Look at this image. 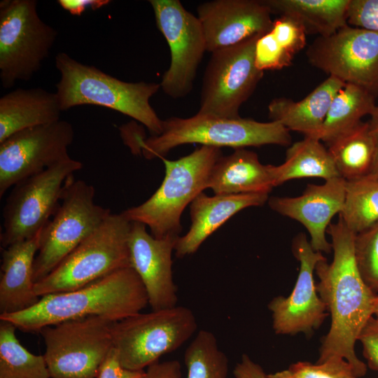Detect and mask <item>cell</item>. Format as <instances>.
<instances>
[{"mask_svg":"<svg viewBox=\"0 0 378 378\" xmlns=\"http://www.w3.org/2000/svg\"><path fill=\"white\" fill-rule=\"evenodd\" d=\"M331 237L333 258L316 265L315 272L318 295L331 318L328 333L319 348L318 363L330 358L345 359L358 378L363 377L367 365L356 354L355 344L368 320L373 316L377 294L364 281L356 260V233L341 218L327 229Z\"/></svg>","mask_w":378,"mask_h":378,"instance_id":"6da1fadb","label":"cell"},{"mask_svg":"<svg viewBox=\"0 0 378 378\" xmlns=\"http://www.w3.org/2000/svg\"><path fill=\"white\" fill-rule=\"evenodd\" d=\"M148 304L145 288L136 272L125 267L76 290L41 297L33 307L22 312L0 314L24 332L69 320L91 316L112 322L139 313Z\"/></svg>","mask_w":378,"mask_h":378,"instance_id":"7a4b0ae2","label":"cell"},{"mask_svg":"<svg viewBox=\"0 0 378 378\" xmlns=\"http://www.w3.org/2000/svg\"><path fill=\"white\" fill-rule=\"evenodd\" d=\"M55 66L60 74L55 92L62 111L81 105L100 106L140 122L152 136L162 133L163 120L150 104L160 83L123 81L62 52L55 57Z\"/></svg>","mask_w":378,"mask_h":378,"instance_id":"3957f363","label":"cell"},{"mask_svg":"<svg viewBox=\"0 0 378 378\" xmlns=\"http://www.w3.org/2000/svg\"><path fill=\"white\" fill-rule=\"evenodd\" d=\"M289 130L276 121L258 122L248 118H225L197 113L181 118L163 120L160 135L137 139L139 152L148 160L163 158L169 151L180 145L200 144L220 148H242L268 144L288 146Z\"/></svg>","mask_w":378,"mask_h":378,"instance_id":"277c9868","label":"cell"},{"mask_svg":"<svg viewBox=\"0 0 378 378\" xmlns=\"http://www.w3.org/2000/svg\"><path fill=\"white\" fill-rule=\"evenodd\" d=\"M222 155L220 148L201 146L178 160L163 158L165 176L160 186L146 202L122 215L130 222L148 226L155 238L180 237L183 211L208 188L211 170Z\"/></svg>","mask_w":378,"mask_h":378,"instance_id":"5b68a950","label":"cell"},{"mask_svg":"<svg viewBox=\"0 0 378 378\" xmlns=\"http://www.w3.org/2000/svg\"><path fill=\"white\" fill-rule=\"evenodd\" d=\"M131 222L122 213L111 214L46 277L35 283L44 295L82 288L117 270L130 267L128 236Z\"/></svg>","mask_w":378,"mask_h":378,"instance_id":"8992f818","label":"cell"},{"mask_svg":"<svg viewBox=\"0 0 378 378\" xmlns=\"http://www.w3.org/2000/svg\"><path fill=\"white\" fill-rule=\"evenodd\" d=\"M197 328L192 310L176 305L139 312L113 322L111 332L121 365L129 370H142L178 349Z\"/></svg>","mask_w":378,"mask_h":378,"instance_id":"52a82bcc","label":"cell"},{"mask_svg":"<svg viewBox=\"0 0 378 378\" xmlns=\"http://www.w3.org/2000/svg\"><path fill=\"white\" fill-rule=\"evenodd\" d=\"M94 187L74 175L66 181L59 205L42 230L36 255L33 279L49 274L76 247L111 214L94 202Z\"/></svg>","mask_w":378,"mask_h":378,"instance_id":"ba28073f","label":"cell"},{"mask_svg":"<svg viewBox=\"0 0 378 378\" xmlns=\"http://www.w3.org/2000/svg\"><path fill=\"white\" fill-rule=\"evenodd\" d=\"M36 0L0 2V80L4 88L27 81L41 68L57 31L38 15Z\"/></svg>","mask_w":378,"mask_h":378,"instance_id":"9c48e42d","label":"cell"},{"mask_svg":"<svg viewBox=\"0 0 378 378\" xmlns=\"http://www.w3.org/2000/svg\"><path fill=\"white\" fill-rule=\"evenodd\" d=\"M83 168L71 157L15 184L3 209L1 248L34 237L57 209L66 180Z\"/></svg>","mask_w":378,"mask_h":378,"instance_id":"30bf717a","label":"cell"},{"mask_svg":"<svg viewBox=\"0 0 378 378\" xmlns=\"http://www.w3.org/2000/svg\"><path fill=\"white\" fill-rule=\"evenodd\" d=\"M110 320L97 316L69 320L46 326L43 354L50 378H96L111 351Z\"/></svg>","mask_w":378,"mask_h":378,"instance_id":"8fae6325","label":"cell"},{"mask_svg":"<svg viewBox=\"0 0 378 378\" xmlns=\"http://www.w3.org/2000/svg\"><path fill=\"white\" fill-rule=\"evenodd\" d=\"M261 35L211 52L204 74L198 113L240 118L241 106L263 76L255 62V43Z\"/></svg>","mask_w":378,"mask_h":378,"instance_id":"7c38bea8","label":"cell"},{"mask_svg":"<svg viewBox=\"0 0 378 378\" xmlns=\"http://www.w3.org/2000/svg\"><path fill=\"white\" fill-rule=\"evenodd\" d=\"M157 27L167 41L171 55L160 88L173 99L192 90L197 68L206 51V42L197 16L178 0H150Z\"/></svg>","mask_w":378,"mask_h":378,"instance_id":"4fadbf2b","label":"cell"},{"mask_svg":"<svg viewBox=\"0 0 378 378\" xmlns=\"http://www.w3.org/2000/svg\"><path fill=\"white\" fill-rule=\"evenodd\" d=\"M306 55L312 66L329 76L378 92V32L346 24L331 35L318 36Z\"/></svg>","mask_w":378,"mask_h":378,"instance_id":"5bb4252c","label":"cell"},{"mask_svg":"<svg viewBox=\"0 0 378 378\" xmlns=\"http://www.w3.org/2000/svg\"><path fill=\"white\" fill-rule=\"evenodd\" d=\"M74 131L64 120L20 131L0 143V197L18 183L69 158Z\"/></svg>","mask_w":378,"mask_h":378,"instance_id":"9a60e30c","label":"cell"},{"mask_svg":"<svg viewBox=\"0 0 378 378\" xmlns=\"http://www.w3.org/2000/svg\"><path fill=\"white\" fill-rule=\"evenodd\" d=\"M292 251L300 262L294 288L288 296H276L267 306L277 335L309 334L320 327L328 315L314 277L316 265L326 258L312 248L304 233L298 234L293 239Z\"/></svg>","mask_w":378,"mask_h":378,"instance_id":"2e32d148","label":"cell"},{"mask_svg":"<svg viewBox=\"0 0 378 378\" xmlns=\"http://www.w3.org/2000/svg\"><path fill=\"white\" fill-rule=\"evenodd\" d=\"M178 237L157 239L147 232L146 225L131 222L128 236L130 265L145 288L152 310L176 306L178 296L173 280L172 255Z\"/></svg>","mask_w":378,"mask_h":378,"instance_id":"e0dca14e","label":"cell"},{"mask_svg":"<svg viewBox=\"0 0 378 378\" xmlns=\"http://www.w3.org/2000/svg\"><path fill=\"white\" fill-rule=\"evenodd\" d=\"M197 11L211 53L266 34L274 22L262 0H214L200 4Z\"/></svg>","mask_w":378,"mask_h":378,"instance_id":"ac0fdd59","label":"cell"},{"mask_svg":"<svg viewBox=\"0 0 378 378\" xmlns=\"http://www.w3.org/2000/svg\"><path fill=\"white\" fill-rule=\"evenodd\" d=\"M325 181L322 185H307L300 196L270 197L268 204L273 211L303 225L312 248L328 253L332 245L326 234L333 216L344 208L346 181L337 177Z\"/></svg>","mask_w":378,"mask_h":378,"instance_id":"d6986e66","label":"cell"},{"mask_svg":"<svg viewBox=\"0 0 378 378\" xmlns=\"http://www.w3.org/2000/svg\"><path fill=\"white\" fill-rule=\"evenodd\" d=\"M268 195L247 193L209 197L201 192L190 204L191 226L185 235L178 238L175 255L182 258L193 254L230 218L245 208L264 205L269 200Z\"/></svg>","mask_w":378,"mask_h":378,"instance_id":"ffe728a7","label":"cell"},{"mask_svg":"<svg viewBox=\"0 0 378 378\" xmlns=\"http://www.w3.org/2000/svg\"><path fill=\"white\" fill-rule=\"evenodd\" d=\"M43 228L32 238L1 248L0 314L22 312L41 298L34 290V262Z\"/></svg>","mask_w":378,"mask_h":378,"instance_id":"44dd1931","label":"cell"},{"mask_svg":"<svg viewBox=\"0 0 378 378\" xmlns=\"http://www.w3.org/2000/svg\"><path fill=\"white\" fill-rule=\"evenodd\" d=\"M275 187L274 165L263 164L258 155L244 148L222 155L214 164L208 188L215 195L267 193Z\"/></svg>","mask_w":378,"mask_h":378,"instance_id":"7402d4cb","label":"cell"},{"mask_svg":"<svg viewBox=\"0 0 378 378\" xmlns=\"http://www.w3.org/2000/svg\"><path fill=\"white\" fill-rule=\"evenodd\" d=\"M345 85L342 80L328 76L300 101L295 102L286 97L275 98L268 105L269 118L289 131L318 139L331 102Z\"/></svg>","mask_w":378,"mask_h":378,"instance_id":"603a6c76","label":"cell"},{"mask_svg":"<svg viewBox=\"0 0 378 378\" xmlns=\"http://www.w3.org/2000/svg\"><path fill=\"white\" fill-rule=\"evenodd\" d=\"M56 92L41 88H18L0 98V143L11 135L60 120Z\"/></svg>","mask_w":378,"mask_h":378,"instance_id":"cb8c5ba5","label":"cell"},{"mask_svg":"<svg viewBox=\"0 0 378 378\" xmlns=\"http://www.w3.org/2000/svg\"><path fill=\"white\" fill-rule=\"evenodd\" d=\"M271 13L298 22L307 34L326 36L347 24L349 0H262Z\"/></svg>","mask_w":378,"mask_h":378,"instance_id":"d4e9b609","label":"cell"},{"mask_svg":"<svg viewBox=\"0 0 378 378\" xmlns=\"http://www.w3.org/2000/svg\"><path fill=\"white\" fill-rule=\"evenodd\" d=\"M327 145L340 177L345 181L370 175L376 146L368 122H361Z\"/></svg>","mask_w":378,"mask_h":378,"instance_id":"484cf974","label":"cell"},{"mask_svg":"<svg viewBox=\"0 0 378 378\" xmlns=\"http://www.w3.org/2000/svg\"><path fill=\"white\" fill-rule=\"evenodd\" d=\"M340 177L333 160L321 141L304 136L287 150L285 161L274 165L275 186L288 181L321 178L328 181Z\"/></svg>","mask_w":378,"mask_h":378,"instance_id":"4316f807","label":"cell"},{"mask_svg":"<svg viewBox=\"0 0 378 378\" xmlns=\"http://www.w3.org/2000/svg\"><path fill=\"white\" fill-rule=\"evenodd\" d=\"M375 94L354 84H346L335 96L318 139L327 144L360 123L376 106Z\"/></svg>","mask_w":378,"mask_h":378,"instance_id":"83f0119b","label":"cell"},{"mask_svg":"<svg viewBox=\"0 0 378 378\" xmlns=\"http://www.w3.org/2000/svg\"><path fill=\"white\" fill-rule=\"evenodd\" d=\"M12 323L0 322V378H50L43 355H35L18 340Z\"/></svg>","mask_w":378,"mask_h":378,"instance_id":"f1b7e54d","label":"cell"},{"mask_svg":"<svg viewBox=\"0 0 378 378\" xmlns=\"http://www.w3.org/2000/svg\"><path fill=\"white\" fill-rule=\"evenodd\" d=\"M339 217L356 234L378 223V178L368 176L346 181L345 202Z\"/></svg>","mask_w":378,"mask_h":378,"instance_id":"f546056e","label":"cell"},{"mask_svg":"<svg viewBox=\"0 0 378 378\" xmlns=\"http://www.w3.org/2000/svg\"><path fill=\"white\" fill-rule=\"evenodd\" d=\"M187 378H227L228 358L220 349L215 335L201 330L184 354Z\"/></svg>","mask_w":378,"mask_h":378,"instance_id":"4dcf8cb0","label":"cell"},{"mask_svg":"<svg viewBox=\"0 0 378 378\" xmlns=\"http://www.w3.org/2000/svg\"><path fill=\"white\" fill-rule=\"evenodd\" d=\"M355 256L364 281L378 294V223L356 234Z\"/></svg>","mask_w":378,"mask_h":378,"instance_id":"1f68e13d","label":"cell"},{"mask_svg":"<svg viewBox=\"0 0 378 378\" xmlns=\"http://www.w3.org/2000/svg\"><path fill=\"white\" fill-rule=\"evenodd\" d=\"M288 369L296 378H358L350 363L337 357L316 363L299 361Z\"/></svg>","mask_w":378,"mask_h":378,"instance_id":"d6a6232c","label":"cell"},{"mask_svg":"<svg viewBox=\"0 0 378 378\" xmlns=\"http://www.w3.org/2000/svg\"><path fill=\"white\" fill-rule=\"evenodd\" d=\"M294 55L284 49L270 31L258 38L255 47L256 67L265 70H279L291 64Z\"/></svg>","mask_w":378,"mask_h":378,"instance_id":"836d02e7","label":"cell"},{"mask_svg":"<svg viewBox=\"0 0 378 378\" xmlns=\"http://www.w3.org/2000/svg\"><path fill=\"white\" fill-rule=\"evenodd\" d=\"M271 32L278 43L293 55L306 46L304 29L291 18L279 16L274 20Z\"/></svg>","mask_w":378,"mask_h":378,"instance_id":"e575fe53","label":"cell"},{"mask_svg":"<svg viewBox=\"0 0 378 378\" xmlns=\"http://www.w3.org/2000/svg\"><path fill=\"white\" fill-rule=\"evenodd\" d=\"M347 24L378 32V0H349Z\"/></svg>","mask_w":378,"mask_h":378,"instance_id":"d590c367","label":"cell"},{"mask_svg":"<svg viewBox=\"0 0 378 378\" xmlns=\"http://www.w3.org/2000/svg\"><path fill=\"white\" fill-rule=\"evenodd\" d=\"M358 341L363 348V355L368 366L378 371V321L372 316L363 328Z\"/></svg>","mask_w":378,"mask_h":378,"instance_id":"8d00e7d4","label":"cell"},{"mask_svg":"<svg viewBox=\"0 0 378 378\" xmlns=\"http://www.w3.org/2000/svg\"><path fill=\"white\" fill-rule=\"evenodd\" d=\"M146 372L132 370L124 368L118 358V353L113 347L101 364L96 378H146Z\"/></svg>","mask_w":378,"mask_h":378,"instance_id":"74e56055","label":"cell"},{"mask_svg":"<svg viewBox=\"0 0 378 378\" xmlns=\"http://www.w3.org/2000/svg\"><path fill=\"white\" fill-rule=\"evenodd\" d=\"M181 370L178 360L158 361L147 368L146 378H181Z\"/></svg>","mask_w":378,"mask_h":378,"instance_id":"f35d334b","label":"cell"},{"mask_svg":"<svg viewBox=\"0 0 378 378\" xmlns=\"http://www.w3.org/2000/svg\"><path fill=\"white\" fill-rule=\"evenodd\" d=\"M233 373L235 378H267L262 368L246 354L242 355Z\"/></svg>","mask_w":378,"mask_h":378,"instance_id":"ab89813d","label":"cell"},{"mask_svg":"<svg viewBox=\"0 0 378 378\" xmlns=\"http://www.w3.org/2000/svg\"><path fill=\"white\" fill-rule=\"evenodd\" d=\"M59 6L73 15H81L88 8L99 9L107 4L108 0H59Z\"/></svg>","mask_w":378,"mask_h":378,"instance_id":"60d3db41","label":"cell"},{"mask_svg":"<svg viewBox=\"0 0 378 378\" xmlns=\"http://www.w3.org/2000/svg\"><path fill=\"white\" fill-rule=\"evenodd\" d=\"M370 116V119L368 121V124L376 146L375 161L370 176L378 178V105H376Z\"/></svg>","mask_w":378,"mask_h":378,"instance_id":"b9f144b4","label":"cell"},{"mask_svg":"<svg viewBox=\"0 0 378 378\" xmlns=\"http://www.w3.org/2000/svg\"><path fill=\"white\" fill-rule=\"evenodd\" d=\"M267 378H296L288 369L276 372L274 373L267 374Z\"/></svg>","mask_w":378,"mask_h":378,"instance_id":"7bdbcfd3","label":"cell"},{"mask_svg":"<svg viewBox=\"0 0 378 378\" xmlns=\"http://www.w3.org/2000/svg\"><path fill=\"white\" fill-rule=\"evenodd\" d=\"M373 316L378 321V294L375 302Z\"/></svg>","mask_w":378,"mask_h":378,"instance_id":"ee69618b","label":"cell"}]
</instances>
